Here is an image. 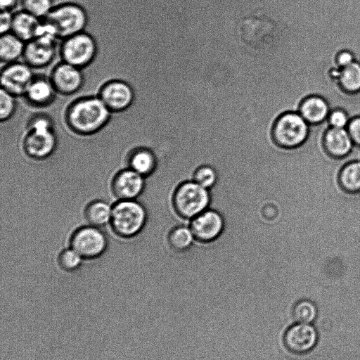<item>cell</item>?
I'll use <instances>...</instances> for the list:
<instances>
[{
    "instance_id": "cell-1",
    "label": "cell",
    "mask_w": 360,
    "mask_h": 360,
    "mask_svg": "<svg viewBox=\"0 0 360 360\" xmlns=\"http://www.w3.org/2000/svg\"><path fill=\"white\" fill-rule=\"evenodd\" d=\"M112 113L96 95L79 97L67 106L63 115L67 127L81 136L94 134L109 122Z\"/></svg>"
},
{
    "instance_id": "cell-2",
    "label": "cell",
    "mask_w": 360,
    "mask_h": 360,
    "mask_svg": "<svg viewBox=\"0 0 360 360\" xmlns=\"http://www.w3.org/2000/svg\"><path fill=\"white\" fill-rule=\"evenodd\" d=\"M42 20L51 28L57 39L62 40L85 31L89 17L82 5L66 1L55 4Z\"/></svg>"
},
{
    "instance_id": "cell-3",
    "label": "cell",
    "mask_w": 360,
    "mask_h": 360,
    "mask_svg": "<svg viewBox=\"0 0 360 360\" xmlns=\"http://www.w3.org/2000/svg\"><path fill=\"white\" fill-rule=\"evenodd\" d=\"M57 146L53 122L45 115H38L30 121L23 139V149L31 158L43 160L50 156Z\"/></svg>"
},
{
    "instance_id": "cell-4",
    "label": "cell",
    "mask_w": 360,
    "mask_h": 360,
    "mask_svg": "<svg viewBox=\"0 0 360 360\" xmlns=\"http://www.w3.org/2000/svg\"><path fill=\"white\" fill-rule=\"evenodd\" d=\"M148 217L143 204L135 200H119L112 206L110 223L117 236L131 238L145 229Z\"/></svg>"
},
{
    "instance_id": "cell-5",
    "label": "cell",
    "mask_w": 360,
    "mask_h": 360,
    "mask_svg": "<svg viewBox=\"0 0 360 360\" xmlns=\"http://www.w3.org/2000/svg\"><path fill=\"white\" fill-rule=\"evenodd\" d=\"M311 131L309 124L297 111H285L275 120L271 128L273 141L278 146L293 149L302 146Z\"/></svg>"
},
{
    "instance_id": "cell-6",
    "label": "cell",
    "mask_w": 360,
    "mask_h": 360,
    "mask_svg": "<svg viewBox=\"0 0 360 360\" xmlns=\"http://www.w3.org/2000/svg\"><path fill=\"white\" fill-rule=\"evenodd\" d=\"M60 41L58 53L63 62L83 70L89 66L96 58L97 42L95 38L86 31Z\"/></svg>"
},
{
    "instance_id": "cell-7",
    "label": "cell",
    "mask_w": 360,
    "mask_h": 360,
    "mask_svg": "<svg viewBox=\"0 0 360 360\" xmlns=\"http://www.w3.org/2000/svg\"><path fill=\"white\" fill-rule=\"evenodd\" d=\"M210 195L208 189L195 181L181 184L176 189L174 204L184 218L192 219L209 207Z\"/></svg>"
},
{
    "instance_id": "cell-8",
    "label": "cell",
    "mask_w": 360,
    "mask_h": 360,
    "mask_svg": "<svg viewBox=\"0 0 360 360\" xmlns=\"http://www.w3.org/2000/svg\"><path fill=\"white\" fill-rule=\"evenodd\" d=\"M58 40L53 35L42 33L25 42L22 61L33 70L49 66L58 53Z\"/></svg>"
},
{
    "instance_id": "cell-9",
    "label": "cell",
    "mask_w": 360,
    "mask_h": 360,
    "mask_svg": "<svg viewBox=\"0 0 360 360\" xmlns=\"http://www.w3.org/2000/svg\"><path fill=\"white\" fill-rule=\"evenodd\" d=\"M96 96L112 114L127 110L135 99L132 86L120 79H111L103 82L98 88Z\"/></svg>"
},
{
    "instance_id": "cell-10",
    "label": "cell",
    "mask_w": 360,
    "mask_h": 360,
    "mask_svg": "<svg viewBox=\"0 0 360 360\" xmlns=\"http://www.w3.org/2000/svg\"><path fill=\"white\" fill-rule=\"evenodd\" d=\"M108 240L98 227L91 225L77 229L70 238V248L83 259H94L105 250Z\"/></svg>"
},
{
    "instance_id": "cell-11",
    "label": "cell",
    "mask_w": 360,
    "mask_h": 360,
    "mask_svg": "<svg viewBox=\"0 0 360 360\" xmlns=\"http://www.w3.org/2000/svg\"><path fill=\"white\" fill-rule=\"evenodd\" d=\"M34 77L33 69L24 61L4 64L1 69V89L22 97Z\"/></svg>"
},
{
    "instance_id": "cell-12",
    "label": "cell",
    "mask_w": 360,
    "mask_h": 360,
    "mask_svg": "<svg viewBox=\"0 0 360 360\" xmlns=\"http://www.w3.org/2000/svg\"><path fill=\"white\" fill-rule=\"evenodd\" d=\"M83 70L60 60L51 70L49 76L57 94L72 96L84 84Z\"/></svg>"
},
{
    "instance_id": "cell-13",
    "label": "cell",
    "mask_w": 360,
    "mask_h": 360,
    "mask_svg": "<svg viewBox=\"0 0 360 360\" xmlns=\"http://www.w3.org/2000/svg\"><path fill=\"white\" fill-rule=\"evenodd\" d=\"M284 344L291 352L306 354L314 349L318 341V333L310 323H298L285 333Z\"/></svg>"
},
{
    "instance_id": "cell-14",
    "label": "cell",
    "mask_w": 360,
    "mask_h": 360,
    "mask_svg": "<svg viewBox=\"0 0 360 360\" xmlns=\"http://www.w3.org/2000/svg\"><path fill=\"white\" fill-rule=\"evenodd\" d=\"M146 188V179L129 167L118 172L112 181V191L119 200H135Z\"/></svg>"
},
{
    "instance_id": "cell-15",
    "label": "cell",
    "mask_w": 360,
    "mask_h": 360,
    "mask_svg": "<svg viewBox=\"0 0 360 360\" xmlns=\"http://www.w3.org/2000/svg\"><path fill=\"white\" fill-rule=\"evenodd\" d=\"M190 228L197 240L210 242L221 233L224 220L219 212L207 209L191 219Z\"/></svg>"
},
{
    "instance_id": "cell-16",
    "label": "cell",
    "mask_w": 360,
    "mask_h": 360,
    "mask_svg": "<svg viewBox=\"0 0 360 360\" xmlns=\"http://www.w3.org/2000/svg\"><path fill=\"white\" fill-rule=\"evenodd\" d=\"M56 95L49 77L34 75L22 97L30 105L44 108L54 102Z\"/></svg>"
},
{
    "instance_id": "cell-17",
    "label": "cell",
    "mask_w": 360,
    "mask_h": 360,
    "mask_svg": "<svg viewBox=\"0 0 360 360\" xmlns=\"http://www.w3.org/2000/svg\"><path fill=\"white\" fill-rule=\"evenodd\" d=\"M323 145L326 153L335 159H345L355 148L347 128L328 127L323 135Z\"/></svg>"
},
{
    "instance_id": "cell-18",
    "label": "cell",
    "mask_w": 360,
    "mask_h": 360,
    "mask_svg": "<svg viewBox=\"0 0 360 360\" xmlns=\"http://www.w3.org/2000/svg\"><path fill=\"white\" fill-rule=\"evenodd\" d=\"M330 111V105L324 98L311 95L302 101L297 112L309 124L316 125L326 121Z\"/></svg>"
},
{
    "instance_id": "cell-19",
    "label": "cell",
    "mask_w": 360,
    "mask_h": 360,
    "mask_svg": "<svg viewBox=\"0 0 360 360\" xmlns=\"http://www.w3.org/2000/svg\"><path fill=\"white\" fill-rule=\"evenodd\" d=\"M41 20L20 9L13 12L11 32L27 42L37 37Z\"/></svg>"
},
{
    "instance_id": "cell-20",
    "label": "cell",
    "mask_w": 360,
    "mask_h": 360,
    "mask_svg": "<svg viewBox=\"0 0 360 360\" xmlns=\"http://www.w3.org/2000/svg\"><path fill=\"white\" fill-rule=\"evenodd\" d=\"M128 163L130 169L146 179L155 171L158 160L151 148L141 146L130 153Z\"/></svg>"
},
{
    "instance_id": "cell-21",
    "label": "cell",
    "mask_w": 360,
    "mask_h": 360,
    "mask_svg": "<svg viewBox=\"0 0 360 360\" xmlns=\"http://www.w3.org/2000/svg\"><path fill=\"white\" fill-rule=\"evenodd\" d=\"M25 42L12 32L1 34L0 59L3 64L10 63L22 58Z\"/></svg>"
},
{
    "instance_id": "cell-22",
    "label": "cell",
    "mask_w": 360,
    "mask_h": 360,
    "mask_svg": "<svg viewBox=\"0 0 360 360\" xmlns=\"http://www.w3.org/2000/svg\"><path fill=\"white\" fill-rule=\"evenodd\" d=\"M338 184L348 193H360V160L347 162L340 168L338 175Z\"/></svg>"
},
{
    "instance_id": "cell-23",
    "label": "cell",
    "mask_w": 360,
    "mask_h": 360,
    "mask_svg": "<svg viewBox=\"0 0 360 360\" xmlns=\"http://www.w3.org/2000/svg\"><path fill=\"white\" fill-rule=\"evenodd\" d=\"M112 207L103 200H97L90 202L84 210V216L90 225L100 227L110 223Z\"/></svg>"
},
{
    "instance_id": "cell-24",
    "label": "cell",
    "mask_w": 360,
    "mask_h": 360,
    "mask_svg": "<svg viewBox=\"0 0 360 360\" xmlns=\"http://www.w3.org/2000/svg\"><path fill=\"white\" fill-rule=\"evenodd\" d=\"M338 84L340 88L347 94L360 93V63L355 61L341 68Z\"/></svg>"
},
{
    "instance_id": "cell-25",
    "label": "cell",
    "mask_w": 360,
    "mask_h": 360,
    "mask_svg": "<svg viewBox=\"0 0 360 360\" xmlns=\"http://www.w3.org/2000/svg\"><path fill=\"white\" fill-rule=\"evenodd\" d=\"M197 241L188 226H178L169 233V243L175 251L183 252L190 250Z\"/></svg>"
},
{
    "instance_id": "cell-26",
    "label": "cell",
    "mask_w": 360,
    "mask_h": 360,
    "mask_svg": "<svg viewBox=\"0 0 360 360\" xmlns=\"http://www.w3.org/2000/svg\"><path fill=\"white\" fill-rule=\"evenodd\" d=\"M292 315L298 323H311L317 316V308L311 301L302 300L295 304Z\"/></svg>"
},
{
    "instance_id": "cell-27",
    "label": "cell",
    "mask_w": 360,
    "mask_h": 360,
    "mask_svg": "<svg viewBox=\"0 0 360 360\" xmlns=\"http://www.w3.org/2000/svg\"><path fill=\"white\" fill-rule=\"evenodd\" d=\"M22 10L30 14L44 19L55 6L53 0H20Z\"/></svg>"
},
{
    "instance_id": "cell-28",
    "label": "cell",
    "mask_w": 360,
    "mask_h": 360,
    "mask_svg": "<svg viewBox=\"0 0 360 360\" xmlns=\"http://www.w3.org/2000/svg\"><path fill=\"white\" fill-rule=\"evenodd\" d=\"M83 258L74 249L63 250L59 255L58 262L60 267L66 271L77 269L82 264Z\"/></svg>"
},
{
    "instance_id": "cell-29",
    "label": "cell",
    "mask_w": 360,
    "mask_h": 360,
    "mask_svg": "<svg viewBox=\"0 0 360 360\" xmlns=\"http://www.w3.org/2000/svg\"><path fill=\"white\" fill-rule=\"evenodd\" d=\"M15 96L1 89L0 90V120L1 122L10 120L15 112L17 103Z\"/></svg>"
},
{
    "instance_id": "cell-30",
    "label": "cell",
    "mask_w": 360,
    "mask_h": 360,
    "mask_svg": "<svg viewBox=\"0 0 360 360\" xmlns=\"http://www.w3.org/2000/svg\"><path fill=\"white\" fill-rule=\"evenodd\" d=\"M217 180V172L212 167L209 165L200 167L194 174L193 181L208 190L214 186Z\"/></svg>"
},
{
    "instance_id": "cell-31",
    "label": "cell",
    "mask_w": 360,
    "mask_h": 360,
    "mask_svg": "<svg viewBox=\"0 0 360 360\" xmlns=\"http://www.w3.org/2000/svg\"><path fill=\"white\" fill-rule=\"evenodd\" d=\"M350 120L347 111L342 108H333L330 110L326 121L329 127L346 129Z\"/></svg>"
},
{
    "instance_id": "cell-32",
    "label": "cell",
    "mask_w": 360,
    "mask_h": 360,
    "mask_svg": "<svg viewBox=\"0 0 360 360\" xmlns=\"http://www.w3.org/2000/svg\"><path fill=\"white\" fill-rule=\"evenodd\" d=\"M347 129L354 146L360 148V116L351 118Z\"/></svg>"
},
{
    "instance_id": "cell-33",
    "label": "cell",
    "mask_w": 360,
    "mask_h": 360,
    "mask_svg": "<svg viewBox=\"0 0 360 360\" xmlns=\"http://www.w3.org/2000/svg\"><path fill=\"white\" fill-rule=\"evenodd\" d=\"M13 11H1L0 14V33L6 34L11 32Z\"/></svg>"
},
{
    "instance_id": "cell-34",
    "label": "cell",
    "mask_w": 360,
    "mask_h": 360,
    "mask_svg": "<svg viewBox=\"0 0 360 360\" xmlns=\"http://www.w3.org/2000/svg\"><path fill=\"white\" fill-rule=\"evenodd\" d=\"M335 60L337 65L340 69L356 61L354 53L349 50H343L339 52L336 56Z\"/></svg>"
},
{
    "instance_id": "cell-35",
    "label": "cell",
    "mask_w": 360,
    "mask_h": 360,
    "mask_svg": "<svg viewBox=\"0 0 360 360\" xmlns=\"http://www.w3.org/2000/svg\"><path fill=\"white\" fill-rule=\"evenodd\" d=\"M20 0H0L1 11H13Z\"/></svg>"
},
{
    "instance_id": "cell-36",
    "label": "cell",
    "mask_w": 360,
    "mask_h": 360,
    "mask_svg": "<svg viewBox=\"0 0 360 360\" xmlns=\"http://www.w3.org/2000/svg\"><path fill=\"white\" fill-rule=\"evenodd\" d=\"M216 255V254H215ZM220 264V263H219ZM221 265V264H220ZM222 267V266H221ZM223 269V268H222ZM224 270V269H223ZM225 272V271H224ZM227 275V274H226ZM229 277V276H228ZM230 279H231V278H229Z\"/></svg>"
}]
</instances>
